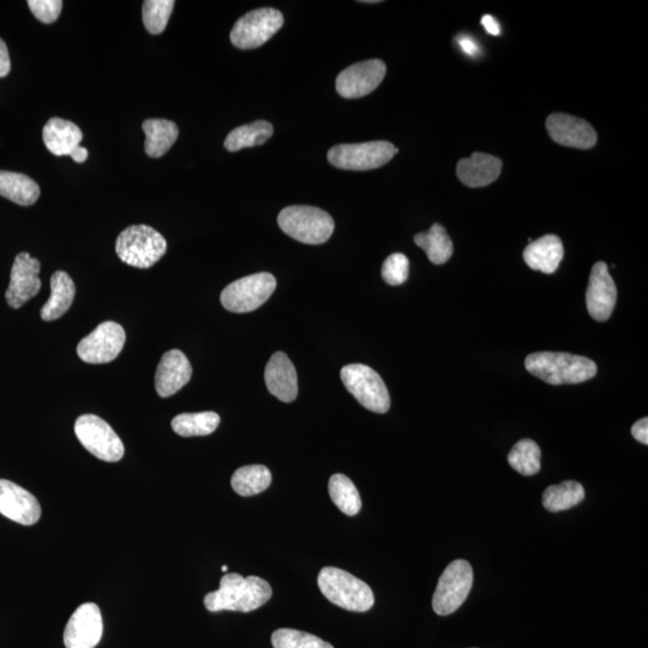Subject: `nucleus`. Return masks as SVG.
Here are the masks:
<instances>
[{"label":"nucleus","instance_id":"obj_37","mask_svg":"<svg viewBox=\"0 0 648 648\" xmlns=\"http://www.w3.org/2000/svg\"><path fill=\"white\" fill-rule=\"evenodd\" d=\"M27 4L33 15L45 24L56 22L63 9L62 0H29Z\"/></svg>","mask_w":648,"mask_h":648},{"label":"nucleus","instance_id":"obj_4","mask_svg":"<svg viewBox=\"0 0 648 648\" xmlns=\"http://www.w3.org/2000/svg\"><path fill=\"white\" fill-rule=\"evenodd\" d=\"M116 251L120 260L128 266L148 269L164 257L167 242L153 227L134 225L119 234Z\"/></svg>","mask_w":648,"mask_h":648},{"label":"nucleus","instance_id":"obj_5","mask_svg":"<svg viewBox=\"0 0 648 648\" xmlns=\"http://www.w3.org/2000/svg\"><path fill=\"white\" fill-rule=\"evenodd\" d=\"M278 224L287 236L310 245L326 243L335 228L332 216L310 206H291L281 210Z\"/></svg>","mask_w":648,"mask_h":648},{"label":"nucleus","instance_id":"obj_30","mask_svg":"<svg viewBox=\"0 0 648 648\" xmlns=\"http://www.w3.org/2000/svg\"><path fill=\"white\" fill-rule=\"evenodd\" d=\"M584 498V486L574 480H567L558 485H551L544 491L543 506L552 513L563 512L575 507L584 501Z\"/></svg>","mask_w":648,"mask_h":648},{"label":"nucleus","instance_id":"obj_17","mask_svg":"<svg viewBox=\"0 0 648 648\" xmlns=\"http://www.w3.org/2000/svg\"><path fill=\"white\" fill-rule=\"evenodd\" d=\"M0 514L17 524L32 526L40 519L41 507L36 497L22 486L0 479Z\"/></svg>","mask_w":648,"mask_h":648},{"label":"nucleus","instance_id":"obj_14","mask_svg":"<svg viewBox=\"0 0 648 648\" xmlns=\"http://www.w3.org/2000/svg\"><path fill=\"white\" fill-rule=\"evenodd\" d=\"M41 263L21 252L12 264L10 284L5 292L6 302L14 309H20L39 293L41 280L39 278Z\"/></svg>","mask_w":648,"mask_h":648},{"label":"nucleus","instance_id":"obj_24","mask_svg":"<svg viewBox=\"0 0 648 648\" xmlns=\"http://www.w3.org/2000/svg\"><path fill=\"white\" fill-rule=\"evenodd\" d=\"M76 287L68 273L58 270L51 278V296L41 309V318L46 322L58 320L71 308Z\"/></svg>","mask_w":648,"mask_h":648},{"label":"nucleus","instance_id":"obj_7","mask_svg":"<svg viewBox=\"0 0 648 648\" xmlns=\"http://www.w3.org/2000/svg\"><path fill=\"white\" fill-rule=\"evenodd\" d=\"M398 154V148L387 141L339 144L328 152V161L347 171H370L388 164Z\"/></svg>","mask_w":648,"mask_h":648},{"label":"nucleus","instance_id":"obj_40","mask_svg":"<svg viewBox=\"0 0 648 648\" xmlns=\"http://www.w3.org/2000/svg\"><path fill=\"white\" fill-rule=\"evenodd\" d=\"M458 44L464 53L467 54V56L471 57H476L479 54V46L477 45V42L474 41L470 36H460L458 38Z\"/></svg>","mask_w":648,"mask_h":648},{"label":"nucleus","instance_id":"obj_27","mask_svg":"<svg viewBox=\"0 0 648 648\" xmlns=\"http://www.w3.org/2000/svg\"><path fill=\"white\" fill-rule=\"evenodd\" d=\"M414 242L426 252L430 262L437 266L448 262L453 255L452 239L440 224L432 225L428 232L416 234Z\"/></svg>","mask_w":648,"mask_h":648},{"label":"nucleus","instance_id":"obj_9","mask_svg":"<svg viewBox=\"0 0 648 648\" xmlns=\"http://www.w3.org/2000/svg\"><path fill=\"white\" fill-rule=\"evenodd\" d=\"M75 434L82 446L95 458L106 462L123 459L125 449L122 440L110 424L95 414H84L78 418Z\"/></svg>","mask_w":648,"mask_h":648},{"label":"nucleus","instance_id":"obj_28","mask_svg":"<svg viewBox=\"0 0 648 648\" xmlns=\"http://www.w3.org/2000/svg\"><path fill=\"white\" fill-rule=\"evenodd\" d=\"M273 125L266 120L239 126L228 134L225 140V148L228 152H238L244 148L261 146L273 136Z\"/></svg>","mask_w":648,"mask_h":648},{"label":"nucleus","instance_id":"obj_21","mask_svg":"<svg viewBox=\"0 0 648 648\" xmlns=\"http://www.w3.org/2000/svg\"><path fill=\"white\" fill-rule=\"evenodd\" d=\"M501 172L502 161L484 153H474L470 158L461 159L456 167L460 182L470 188H483L494 183Z\"/></svg>","mask_w":648,"mask_h":648},{"label":"nucleus","instance_id":"obj_35","mask_svg":"<svg viewBox=\"0 0 648 648\" xmlns=\"http://www.w3.org/2000/svg\"><path fill=\"white\" fill-rule=\"evenodd\" d=\"M274 648H334L318 636L296 629H278L273 633Z\"/></svg>","mask_w":648,"mask_h":648},{"label":"nucleus","instance_id":"obj_3","mask_svg":"<svg viewBox=\"0 0 648 648\" xmlns=\"http://www.w3.org/2000/svg\"><path fill=\"white\" fill-rule=\"evenodd\" d=\"M317 582L324 597L342 609L365 612L375 604L374 593L370 586L345 570L334 567L323 568Z\"/></svg>","mask_w":648,"mask_h":648},{"label":"nucleus","instance_id":"obj_8","mask_svg":"<svg viewBox=\"0 0 648 648\" xmlns=\"http://www.w3.org/2000/svg\"><path fill=\"white\" fill-rule=\"evenodd\" d=\"M276 280L272 274L257 273L228 285L221 293V304L234 314L254 311L272 296Z\"/></svg>","mask_w":648,"mask_h":648},{"label":"nucleus","instance_id":"obj_34","mask_svg":"<svg viewBox=\"0 0 648 648\" xmlns=\"http://www.w3.org/2000/svg\"><path fill=\"white\" fill-rule=\"evenodd\" d=\"M174 4L176 3L173 0H146L143 3V23L150 34L158 35L164 32L170 21Z\"/></svg>","mask_w":648,"mask_h":648},{"label":"nucleus","instance_id":"obj_18","mask_svg":"<svg viewBox=\"0 0 648 648\" xmlns=\"http://www.w3.org/2000/svg\"><path fill=\"white\" fill-rule=\"evenodd\" d=\"M546 129L552 140L564 147L591 149L597 143V132L593 126L569 114H551L546 119Z\"/></svg>","mask_w":648,"mask_h":648},{"label":"nucleus","instance_id":"obj_25","mask_svg":"<svg viewBox=\"0 0 648 648\" xmlns=\"http://www.w3.org/2000/svg\"><path fill=\"white\" fill-rule=\"evenodd\" d=\"M146 143L144 149L150 158H161L176 143L179 129L176 123L166 119H147L142 124Z\"/></svg>","mask_w":648,"mask_h":648},{"label":"nucleus","instance_id":"obj_13","mask_svg":"<svg viewBox=\"0 0 648 648\" xmlns=\"http://www.w3.org/2000/svg\"><path fill=\"white\" fill-rule=\"evenodd\" d=\"M387 66L380 59L365 60L341 71L336 78V90L346 99H358L380 86Z\"/></svg>","mask_w":648,"mask_h":648},{"label":"nucleus","instance_id":"obj_1","mask_svg":"<svg viewBox=\"0 0 648 648\" xmlns=\"http://www.w3.org/2000/svg\"><path fill=\"white\" fill-rule=\"evenodd\" d=\"M272 587L258 576L243 578L237 573L222 576L218 591L204 597V606L210 612H250L266 604L272 598Z\"/></svg>","mask_w":648,"mask_h":648},{"label":"nucleus","instance_id":"obj_32","mask_svg":"<svg viewBox=\"0 0 648 648\" xmlns=\"http://www.w3.org/2000/svg\"><path fill=\"white\" fill-rule=\"evenodd\" d=\"M329 495L335 506L348 516L357 515L362 509V500L352 480L345 474H334L329 479Z\"/></svg>","mask_w":648,"mask_h":648},{"label":"nucleus","instance_id":"obj_42","mask_svg":"<svg viewBox=\"0 0 648 648\" xmlns=\"http://www.w3.org/2000/svg\"><path fill=\"white\" fill-rule=\"evenodd\" d=\"M72 160L77 162V164H82L88 158V150L84 147H78L75 150V153L71 155Z\"/></svg>","mask_w":648,"mask_h":648},{"label":"nucleus","instance_id":"obj_15","mask_svg":"<svg viewBox=\"0 0 648 648\" xmlns=\"http://www.w3.org/2000/svg\"><path fill=\"white\" fill-rule=\"evenodd\" d=\"M104 623L99 606L95 603H84L78 606L70 617L64 630L66 648H95L98 646Z\"/></svg>","mask_w":648,"mask_h":648},{"label":"nucleus","instance_id":"obj_22","mask_svg":"<svg viewBox=\"0 0 648 648\" xmlns=\"http://www.w3.org/2000/svg\"><path fill=\"white\" fill-rule=\"evenodd\" d=\"M42 138L53 155L71 156L78 147H81L83 132L69 120L51 118L42 130Z\"/></svg>","mask_w":648,"mask_h":648},{"label":"nucleus","instance_id":"obj_36","mask_svg":"<svg viewBox=\"0 0 648 648\" xmlns=\"http://www.w3.org/2000/svg\"><path fill=\"white\" fill-rule=\"evenodd\" d=\"M410 275V261L404 254H392L387 257L382 266V278L388 285L404 284Z\"/></svg>","mask_w":648,"mask_h":648},{"label":"nucleus","instance_id":"obj_23","mask_svg":"<svg viewBox=\"0 0 648 648\" xmlns=\"http://www.w3.org/2000/svg\"><path fill=\"white\" fill-rule=\"evenodd\" d=\"M563 255L562 240L555 234H548L526 246L524 260L531 269L552 274L560 267Z\"/></svg>","mask_w":648,"mask_h":648},{"label":"nucleus","instance_id":"obj_39","mask_svg":"<svg viewBox=\"0 0 648 648\" xmlns=\"http://www.w3.org/2000/svg\"><path fill=\"white\" fill-rule=\"evenodd\" d=\"M11 69V62L9 56L8 46L0 39V77L9 75Z\"/></svg>","mask_w":648,"mask_h":648},{"label":"nucleus","instance_id":"obj_16","mask_svg":"<svg viewBox=\"0 0 648 648\" xmlns=\"http://www.w3.org/2000/svg\"><path fill=\"white\" fill-rule=\"evenodd\" d=\"M617 290L608 264L597 262L592 268L586 291L587 310L593 320L608 321L615 309Z\"/></svg>","mask_w":648,"mask_h":648},{"label":"nucleus","instance_id":"obj_10","mask_svg":"<svg viewBox=\"0 0 648 648\" xmlns=\"http://www.w3.org/2000/svg\"><path fill=\"white\" fill-rule=\"evenodd\" d=\"M473 569L464 560H456L444 569L432 598L437 615L448 616L460 608L471 592Z\"/></svg>","mask_w":648,"mask_h":648},{"label":"nucleus","instance_id":"obj_31","mask_svg":"<svg viewBox=\"0 0 648 648\" xmlns=\"http://www.w3.org/2000/svg\"><path fill=\"white\" fill-rule=\"evenodd\" d=\"M220 417L215 412L183 413L174 417L172 429L183 437L207 436L218 429Z\"/></svg>","mask_w":648,"mask_h":648},{"label":"nucleus","instance_id":"obj_12","mask_svg":"<svg viewBox=\"0 0 648 648\" xmlns=\"http://www.w3.org/2000/svg\"><path fill=\"white\" fill-rule=\"evenodd\" d=\"M126 340L125 330L116 322L99 324L77 346L78 357L88 364L111 363L122 352Z\"/></svg>","mask_w":648,"mask_h":648},{"label":"nucleus","instance_id":"obj_38","mask_svg":"<svg viewBox=\"0 0 648 648\" xmlns=\"http://www.w3.org/2000/svg\"><path fill=\"white\" fill-rule=\"evenodd\" d=\"M632 435L636 441L648 444V418H642L632 426Z\"/></svg>","mask_w":648,"mask_h":648},{"label":"nucleus","instance_id":"obj_43","mask_svg":"<svg viewBox=\"0 0 648 648\" xmlns=\"http://www.w3.org/2000/svg\"><path fill=\"white\" fill-rule=\"evenodd\" d=\"M221 569H222V572H227V569H228V568H227V566H224V567H222Z\"/></svg>","mask_w":648,"mask_h":648},{"label":"nucleus","instance_id":"obj_33","mask_svg":"<svg viewBox=\"0 0 648 648\" xmlns=\"http://www.w3.org/2000/svg\"><path fill=\"white\" fill-rule=\"evenodd\" d=\"M540 448L530 438H525L515 444L508 455L509 465L522 476H534L540 470Z\"/></svg>","mask_w":648,"mask_h":648},{"label":"nucleus","instance_id":"obj_6","mask_svg":"<svg viewBox=\"0 0 648 648\" xmlns=\"http://www.w3.org/2000/svg\"><path fill=\"white\" fill-rule=\"evenodd\" d=\"M341 380L360 405L371 412L387 413L390 396L386 383L374 369L364 364H350L341 369Z\"/></svg>","mask_w":648,"mask_h":648},{"label":"nucleus","instance_id":"obj_41","mask_svg":"<svg viewBox=\"0 0 648 648\" xmlns=\"http://www.w3.org/2000/svg\"><path fill=\"white\" fill-rule=\"evenodd\" d=\"M482 24L483 27L485 28L486 32H488L491 35H500L501 33V27L500 24L495 20L494 17L491 15H485L482 18Z\"/></svg>","mask_w":648,"mask_h":648},{"label":"nucleus","instance_id":"obj_26","mask_svg":"<svg viewBox=\"0 0 648 648\" xmlns=\"http://www.w3.org/2000/svg\"><path fill=\"white\" fill-rule=\"evenodd\" d=\"M0 195L28 207L39 200L40 186L26 174L0 171Z\"/></svg>","mask_w":648,"mask_h":648},{"label":"nucleus","instance_id":"obj_19","mask_svg":"<svg viewBox=\"0 0 648 648\" xmlns=\"http://www.w3.org/2000/svg\"><path fill=\"white\" fill-rule=\"evenodd\" d=\"M191 376L192 366L188 357L179 350L168 351L156 369V392L161 398H170L190 382Z\"/></svg>","mask_w":648,"mask_h":648},{"label":"nucleus","instance_id":"obj_11","mask_svg":"<svg viewBox=\"0 0 648 648\" xmlns=\"http://www.w3.org/2000/svg\"><path fill=\"white\" fill-rule=\"evenodd\" d=\"M282 24H284V16L279 10L256 9L239 18L234 24L230 38L232 44L240 50H252L273 38Z\"/></svg>","mask_w":648,"mask_h":648},{"label":"nucleus","instance_id":"obj_2","mask_svg":"<svg viewBox=\"0 0 648 648\" xmlns=\"http://www.w3.org/2000/svg\"><path fill=\"white\" fill-rule=\"evenodd\" d=\"M528 372L552 386L578 384L597 375V365L586 357L564 352H536L525 360Z\"/></svg>","mask_w":648,"mask_h":648},{"label":"nucleus","instance_id":"obj_20","mask_svg":"<svg viewBox=\"0 0 648 648\" xmlns=\"http://www.w3.org/2000/svg\"><path fill=\"white\" fill-rule=\"evenodd\" d=\"M264 381L269 393L282 402H292L298 396V377L291 359L284 352H276L266 366Z\"/></svg>","mask_w":648,"mask_h":648},{"label":"nucleus","instance_id":"obj_29","mask_svg":"<svg viewBox=\"0 0 648 648\" xmlns=\"http://www.w3.org/2000/svg\"><path fill=\"white\" fill-rule=\"evenodd\" d=\"M272 483V473L266 466L249 465L234 472L231 484L234 491L243 497L261 494Z\"/></svg>","mask_w":648,"mask_h":648}]
</instances>
